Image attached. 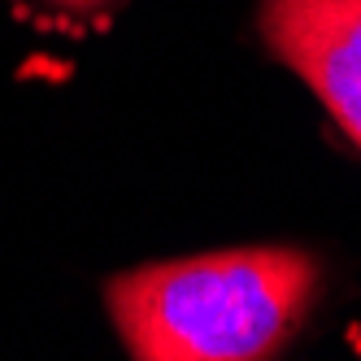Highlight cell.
<instances>
[{"mask_svg":"<svg viewBox=\"0 0 361 361\" xmlns=\"http://www.w3.org/2000/svg\"><path fill=\"white\" fill-rule=\"evenodd\" d=\"M322 292V262L292 244L231 248L109 279L105 305L131 357L262 361L292 344Z\"/></svg>","mask_w":361,"mask_h":361,"instance_id":"1","label":"cell"},{"mask_svg":"<svg viewBox=\"0 0 361 361\" xmlns=\"http://www.w3.org/2000/svg\"><path fill=\"white\" fill-rule=\"evenodd\" d=\"M257 27L361 148V0H262Z\"/></svg>","mask_w":361,"mask_h":361,"instance_id":"2","label":"cell"},{"mask_svg":"<svg viewBox=\"0 0 361 361\" xmlns=\"http://www.w3.org/2000/svg\"><path fill=\"white\" fill-rule=\"evenodd\" d=\"M48 5H57L66 13H96V9H109L114 0H48Z\"/></svg>","mask_w":361,"mask_h":361,"instance_id":"3","label":"cell"}]
</instances>
